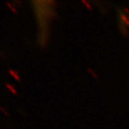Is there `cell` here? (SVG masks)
<instances>
[{
    "mask_svg": "<svg viewBox=\"0 0 129 129\" xmlns=\"http://www.w3.org/2000/svg\"><path fill=\"white\" fill-rule=\"evenodd\" d=\"M120 19L122 20V22L129 27V17L128 15H126L124 13H120Z\"/></svg>",
    "mask_w": 129,
    "mask_h": 129,
    "instance_id": "cell-1",
    "label": "cell"
},
{
    "mask_svg": "<svg viewBox=\"0 0 129 129\" xmlns=\"http://www.w3.org/2000/svg\"><path fill=\"white\" fill-rule=\"evenodd\" d=\"M9 73H10V75H11V76H13V78H15L17 81H19V80H20V78H19L18 74H17L15 71H14V70H10Z\"/></svg>",
    "mask_w": 129,
    "mask_h": 129,
    "instance_id": "cell-2",
    "label": "cell"
},
{
    "mask_svg": "<svg viewBox=\"0 0 129 129\" xmlns=\"http://www.w3.org/2000/svg\"><path fill=\"white\" fill-rule=\"evenodd\" d=\"M6 87L9 89L12 94H14V95H17V92H16V90H15V89H14V88L13 87L11 84H9V83H6Z\"/></svg>",
    "mask_w": 129,
    "mask_h": 129,
    "instance_id": "cell-3",
    "label": "cell"
},
{
    "mask_svg": "<svg viewBox=\"0 0 129 129\" xmlns=\"http://www.w3.org/2000/svg\"><path fill=\"white\" fill-rule=\"evenodd\" d=\"M6 4H7V6H8V7L10 8V9H11V11H12V12H13L14 14H17V11H16V9H14V7L12 6V4H11V3H9V2H7Z\"/></svg>",
    "mask_w": 129,
    "mask_h": 129,
    "instance_id": "cell-4",
    "label": "cell"
},
{
    "mask_svg": "<svg viewBox=\"0 0 129 129\" xmlns=\"http://www.w3.org/2000/svg\"><path fill=\"white\" fill-rule=\"evenodd\" d=\"M88 72H89L90 74L92 75V76H93V78H96L97 80H98V79H99V78H98V76H97V75H96V74H95V72H94V71H93V70L91 69V68H88Z\"/></svg>",
    "mask_w": 129,
    "mask_h": 129,
    "instance_id": "cell-5",
    "label": "cell"
},
{
    "mask_svg": "<svg viewBox=\"0 0 129 129\" xmlns=\"http://www.w3.org/2000/svg\"><path fill=\"white\" fill-rule=\"evenodd\" d=\"M81 2H82V3L85 5V6H86V8H87L88 10H92V7H91V5L89 4V3H88L86 0H82Z\"/></svg>",
    "mask_w": 129,
    "mask_h": 129,
    "instance_id": "cell-6",
    "label": "cell"
},
{
    "mask_svg": "<svg viewBox=\"0 0 129 129\" xmlns=\"http://www.w3.org/2000/svg\"><path fill=\"white\" fill-rule=\"evenodd\" d=\"M0 110H1V111H2V112H3V113H4L5 116H7V117H9V113H7V112H6V111L4 110V108H3L2 106H0Z\"/></svg>",
    "mask_w": 129,
    "mask_h": 129,
    "instance_id": "cell-7",
    "label": "cell"
},
{
    "mask_svg": "<svg viewBox=\"0 0 129 129\" xmlns=\"http://www.w3.org/2000/svg\"><path fill=\"white\" fill-rule=\"evenodd\" d=\"M124 12L126 13V14H128V17H129V10L127 9V8H124Z\"/></svg>",
    "mask_w": 129,
    "mask_h": 129,
    "instance_id": "cell-8",
    "label": "cell"
}]
</instances>
